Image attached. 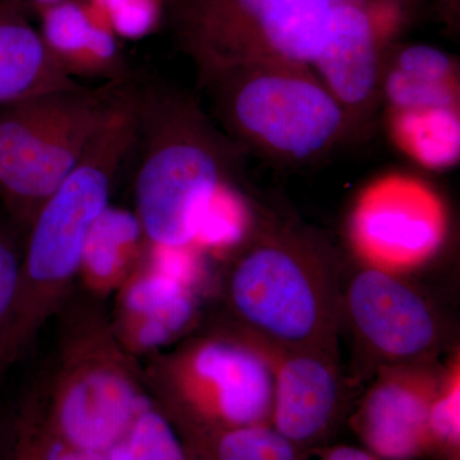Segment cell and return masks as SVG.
I'll use <instances>...</instances> for the list:
<instances>
[{"label": "cell", "instance_id": "cell-1", "mask_svg": "<svg viewBox=\"0 0 460 460\" xmlns=\"http://www.w3.org/2000/svg\"><path fill=\"white\" fill-rule=\"evenodd\" d=\"M51 367L26 401L59 443L104 453L153 402L142 365L115 337L102 299L72 293L62 310Z\"/></svg>", "mask_w": 460, "mask_h": 460}, {"label": "cell", "instance_id": "cell-2", "mask_svg": "<svg viewBox=\"0 0 460 460\" xmlns=\"http://www.w3.org/2000/svg\"><path fill=\"white\" fill-rule=\"evenodd\" d=\"M131 151L126 127H104L33 217L22 246L16 301L0 345V371L29 352L75 292L87 233L108 208L115 178Z\"/></svg>", "mask_w": 460, "mask_h": 460}, {"label": "cell", "instance_id": "cell-3", "mask_svg": "<svg viewBox=\"0 0 460 460\" xmlns=\"http://www.w3.org/2000/svg\"><path fill=\"white\" fill-rule=\"evenodd\" d=\"M133 95L141 153L136 215L147 244L193 247L215 190L230 180L235 144L181 91L133 84Z\"/></svg>", "mask_w": 460, "mask_h": 460}, {"label": "cell", "instance_id": "cell-4", "mask_svg": "<svg viewBox=\"0 0 460 460\" xmlns=\"http://www.w3.org/2000/svg\"><path fill=\"white\" fill-rule=\"evenodd\" d=\"M226 296L234 325L270 349L335 352L337 281L332 259L310 235H259L230 269Z\"/></svg>", "mask_w": 460, "mask_h": 460}, {"label": "cell", "instance_id": "cell-5", "mask_svg": "<svg viewBox=\"0 0 460 460\" xmlns=\"http://www.w3.org/2000/svg\"><path fill=\"white\" fill-rule=\"evenodd\" d=\"M141 365L148 394L177 429L271 425L275 350L235 325L189 335Z\"/></svg>", "mask_w": 460, "mask_h": 460}, {"label": "cell", "instance_id": "cell-6", "mask_svg": "<svg viewBox=\"0 0 460 460\" xmlns=\"http://www.w3.org/2000/svg\"><path fill=\"white\" fill-rule=\"evenodd\" d=\"M202 84L230 140L280 164L314 162L353 132L311 66H247Z\"/></svg>", "mask_w": 460, "mask_h": 460}, {"label": "cell", "instance_id": "cell-7", "mask_svg": "<svg viewBox=\"0 0 460 460\" xmlns=\"http://www.w3.org/2000/svg\"><path fill=\"white\" fill-rule=\"evenodd\" d=\"M129 83L78 84L0 108V199L18 228L78 164Z\"/></svg>", "mask_w": 460, "mask_h": 460}, {"label": "cell", "instance_id": "cell-8", "mask_svg": "<svg viewBox=\"0 0 460 460\" xmlns=\"http://www.w3.org/2000/svg\"><path fill=\"white\" fill-rule=\"evenodd\" d=\"M326 0H165V18L201 83L247 66H311L330 23Z\"/></svg>", "mask_w": 460, "mask_h": 460}, {"label": "cell", "instance_id": "cell-9", "mask_svg": "<svg viewBox=\"0 0 460 460\" xmlns=\"http://www.w3.org/2000/svg\"><path fill=\"white\" fill-rule=\"evenodd\" d=\"M423 0H341L330 8L328 38L311 71L354 127L381 100L384 60L419 16Z\"/></svg>", "mask_w": 460, "mask_h": 460}, {"label": "cell", "instance_id": "cell-10", "mask_svg": "<svg viewBox=\"0 0 460 460\" xmlns=\"http://www.w3.org/2000/svg\"><path fill=\"white\" fill-rule=\"evenodd\" d=\"M444 206L411 178L376 181L359 198L350 220L353 246L371 268L389 272L419 266L443 243Z\"/></svg>", "mask_w": 460, "mask_h": 460}, {"label": "cell", "instance_id": "cell-11", "mask_svg": "<svg viewBox=\"0 0 460 460\" xmlns=\"http://www.w3.org/2000/svg\"><path fill=\"white\" fill-rule=\"evenodd\" d=\"M345 305L363 345L384 366L423 361L440 341L434 310L394 272L371 266L357 272Z\"/></svg>", "mask_w": 460, "mask_h": 460}, {"label": "cell", "instance_id": "cell-12", "mask_svg": "<svg viewBox=\"0 0 460 460\" xmlns=\"http://www.w3.org/2000/svg\"><path fill=\"white\" fill-rule=\"evenodd\" d=\"M381 368L354 414V431L381 460L432 456L429 413L440 378L420 363Z\"/></svg>", "mask_w": 460, "mask_h": 460}, {"label": "cell", "instance_id": "cell-13", "mask_svg": "<svg viewBox=\"0 0 460 460\" xmlns=\"http://www.w3.org/2000/svg\"><path fill=\"white\" fill-rule=\"evenodd\" d=\"M114 296L111 328L140 362L189 337L198 323L193 287L154 268L145 256Z\"/></svg>", "mask_w": 460, "mask_h": 460}, {"label": "cell", "instance_id": "cell-14", "mask_svg": "<svg viewBox=\"0 0 460 460\" xmlns=\"http://www.w3.org/2000/svg\"><path fill=\"white\" fill-rule=\"evenodd\" d=\"M341 376L332 350H275L271 426L296 449L316 447L341 411Z\"/></svg>", "mask_w": 460, "mask_h": 460}, {"label": "cell", "instance_id": "cell-15", "mask_svg": "<svg viewBox=\"0 0 460 460\" xmlns=\"http://www.w3.org/2000/svg\"><path fill=\"white\" fill-rule=\"evenodd\" d=\"M42 40L66 75L127 83L119 42L89 0H62L38 14Z\"/></svg>", "mask_w": 460, "mask_h": 460}, {"label": "cell", "instance_id": "cell-16", "mask_svg": "<svg viewBox=\"0 0 460 460\" xmlns=\"http://www.w3.org/2000/svg\"><path fill=\"white\" fill-rule=\"evenodd\" d=\"M30 14L18 0H0V108L78 84L51 56Z\"/></svg>", "mask_w": 460, "mask_h": 460}, {"label": "cell", "instance_id": "cell-17", "mask_svg": "<svg viewBox=\"0 0 460 460\" xmlns=\"http://www.w3.org/2000/svg\"><path fill=\"white\" fill-rule=\"evenodd\" d=\"M458 66L438 48L396 42L387 51L381 99L389 113L459 108Z\"/></svg>", "mask_w": 460, "mask_h": 460}, {"label": "cell", "instance_id": "cell-18", "mask_svg": "<svg viewBox=\"0 0 460 460\" xmlns=\"http://www.w3.org/2000/svg\"><path fill=\"white\" fill-rule=\"evenodd\" d=\"M146 244L137 215L109 205L84 241L78 274L84 292L102 301L114 295L144 260Z\"/></svg>", "mask_w": 460, "mask_h": 460}, {"label": "cell", "instance_id": "cell-19", "mask_svg": "<svg viewBox=\"0 0 460 460\" xmlns=\"http://www.w3.org/2000/svg\"><path fill=\"white\" fill-rule=\"evenodd\" d=\"M390 129L407 155L429 169L456 164L460 153L459 108L389 113Z\"/></svg>", "mask_w": 460, "mask_h": 460}, {"label": "cell", "instance_id": "cell-20", "mask_svg": "<svg viewBox=\"0 0 460 460\" xmlns=\"http://www.w3.org/2000/svg\"><path fill=\"white\" fill-rule=\"evenodd\" d=\"M192 460H301V452L271 425L177 429Z\"/></svg>", "mask_w": 460, "mask_h": 460}, {"label": "cell", "instance_id": "cell-21", "mask_svg": "<svg viewBox=\"0 0 460 460\" xmlns=\"http://www.w3.org/2000/svg\"><path fill=\"white\" fill-rule=\"evenodd\" d=\"M104 456L107 460H192L177 429L154 401Z\"/></svg>", "mask_w": 460, "mask_h": 460}, {"label": "cell", "instance_id": "cell-22", "mask_svg": "<svg viewBox=\"0 0 460 460\" xmlns=\"http://www.w3.org/2000/svg\"><path fill=\"white\" fill-rule=\"evenodd\" d=\"M250 223V210L243 196L232 181H223L202 215L193 247L201 252L238 246L246 238Z\"/></svg>", "mask_w": 460, "mask_h": 460}, {"label": "cell", "instance_id": "cell-23", "mask_svg": "<svg viewBox=\"0 0 460 460\" xmlns=\"http://www.w3.org/2000/svg\"><path fill=\"white\" fill-rule=\"evenodd\" d=\"M445 378V377H444ZM460 380L458 366L441 380L429 413L432 456L443 460H459Z\"/></svg>", "mask_w": 460, "mask_h": 460}, {"label": "cell", "instance_id": "cell-24", "mask_svg": "<svg viewBox=\"0 0 460 460\" xmlns=\"http://www.w3.org/2000/svg\"><path fill=\"white\" fill-rule=\"evenodd\" d=\"M118 39L142 40L165 18V0H89Z\"/></svg>", "mask_w": 460, "mask_h": 460}, {"label": "cell", "instance_id": "cell-25", "mask_svg": "<svg viewBox=\"0 0 460 460\" xmlns=\"http://www.w3.org/2000/svg\"><path fill=\"white\" fill-rule=\"evenodd\" d=\"M20 228L0 224V345L7 332L20 283L22 247L18 242Z\"/></svg>", "mask_w": 460, "mask_h": 460}, {"label": "cell", "instance_id": "cell-26", "mask_svg": "<svg viewBox=\"0 0 460 460\" xmlns=\"http://www.w3.org/2000/svg\"><path fill=\"white\" fill-rule=\"evenodd\" d=\"M23 411L31 422L33 432H35L36 445H38L39 459L40 460H107L104 453L84 452L59 443L56 438H51L42 429L40 423L36 419L32 408L26 401L22 404Z\"/></svg>", "mask_w": 460, "mask_h": 460}, {"label": "cell", "instance_id": "cell-27", "mask_svg": "<svg viewBox=\"0 0 460 460\" xmlns=\"http://www.w3.org/2000/svg\"><path fill=\"white\" fill-rule=\"evenodd\" d=\"M5 460H40L35 432L29 417L22 410L18 411L14 420L13 429L7 444Z\"/></svg>", "mask_w": 460, "mask_h": 460}, {"label": "cell", "instance_id": "cell-28", "mask_svg": "<svg viewBox=\"0 0 460 460\" xmlns=\"http://www.w3.org/2000/svg\"><path fill=\"white\" fill-rule=\"evenodd\" d=\"M323 460H381L365 447H352V445H334L326 447L321 454Z\"/></svg>", "mask_w": 460, "mask_h": 460}, {"label": "cell", "instance_id": "cell-29", "mask_svg": "<svg viewBox=\"0 0 460 460\" xmlns=\"http://www.w3.org/2000/svg\"><path fill=\"white\" fill-rule=\"evenodd\" d=\"M18 2L22 3L29 9L30 13H35L38 16L41 11L62 2V0H18Z\"/></svg>", "mask_w": 460, "mask_h": 460}, {"label": "cell", "instance_id": "cell-30", "mask_svg": "<svg viewBox=\"0 0 460 460\" xmlns=\"http://www.w3.org/2000/svg\"><path fill=\"white\" fill-rule=\"evenodd\" d=\"M5 454H7V444L3 440L2 432H0V460H5Z\"/></svg>", "mask_w": 460, "mask_h": 460}, {"label": "cell", "instance_id": "cell-31", "mask_svg": "<svg viewBox=\"0 0 460 460\" xmlns=\"http://www.w3.org/2000/svg\"><path fill=\"white\" fill-rule=\"evenodd\" d=\"M326 2H328L329 4H334V3L341 2V0H326Z\"/></svg>", "mask_w": 460, "mask_h": 460}, {"label": "cell", "instance_id": "cell-32", "mask_svg": "<svg viewBox=\"0 0 460 460\" xmlns=\"http://www.w3.org/2000/svg\"><path fill=\"white\" fill-rule=\"evenodd\" d=\"M302 460V459H301Z\"/></svg>", "mask_w": 460, "mask_h": 460}]
</instances>
